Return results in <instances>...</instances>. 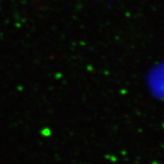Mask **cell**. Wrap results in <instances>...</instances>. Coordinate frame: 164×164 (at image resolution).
Returning a JSON list of instances; mask_svg holds the SVG:
<instances>
[{
    "label": "cell",
    "mask_w": 164,
    "mask_h": 164,
    "mask_svg": "<svg viewBox=\"0 0 164 164\" xmlns=\"http://www.w3.org/2000/svg\"><path fill=\"white\" fill-rule=\"evenodd\" d=\"M41 134L44 137H49L51 135V131L49 128H44L41 132Z\"/></svg>",
    "instance_id": "6da1fadb"
}]
</instances>
